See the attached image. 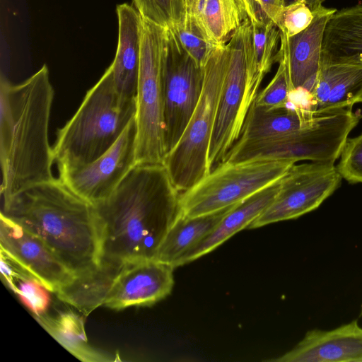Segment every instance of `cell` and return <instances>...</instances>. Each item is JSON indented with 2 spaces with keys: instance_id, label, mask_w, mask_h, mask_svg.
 <instances>
[{
  "instance_id": "4dcf8cb0",
  "label": "cell",
  "mask_w": 362,
  "mask_h": 362,
  "mask_svg": "<svg viewBox=\"0 0 362 362\" xmlns=\"http://www.w3.org/2000/svg\"><path fill=\"white\" fill-rule=\"evenodd\" d=\"M337 168L348 182H362V134L347 139Z\"/></svg>"
},
{
  "instance_id": "d590c367",
  "label": "cell",
  "mask_w": 362,
  "mask_h": 362,
  "mask_svg": "<svg viewBox=\"0 0 362 362\" xmlns=\"http://www.w3.org/2000/svg\"><path fill=\"white\" fill-rule=\"evenodd\" d=\"M279 2L282 5L284 6V0H278Z\"/></svg>"
},
{
  "instance_id": "d6986e66",
  "label": "cell",
  "mask_w": 362,
  "mask_h": 362,
  "mask_svg": "<svg viewBox=\"0 0 362 362\" xmlns=\"http://www.w3.org/2000/svg\"><path fill=\"white\" fill-rule=\"evenodd\" d=\"M280 179L233 206L209 234L179 259L176 267L208 254L238 232L247 228L274 199Z\"/></svg>"
},
{
  "instance_id": "4fadbf2b",
  "label": "cell",
  "mask_w": 362,
  "mask_h": 362,
  "mask_svg": "<svg viewBox=\"0 0 362 362\" xmlns=\"http://www.w3.org/2000/svg\"><path fill=\"white\" fill-rule=\"evenodd\" d=\"M0 245L51 292L56 293L75 276L43 240L1 214Z\"/></svg>"
},
{
  "instance_id": "4316f807",
  "label": "cell",
  "mask_w": 362,
  "mask_h": 362,
  "mask_svg": "<svg viewBox=\"0 0 362 362\" xmlns=\"http://www.w3.org/2000/svg\"><path fill=\"white\" fill-rule=\"evenodd\" d=\"M276 62L279 66L274 76L254 101L256 105L267 110L284 107L291 90L286 62L279 52Z\"/></svg>"
},
{
  "instance_id": "f546056e",
  "label": "cell",
  "mask_w": 362,
  "mask_h": 362,
  "mask_svg": "<svg viewBox=\"0 0 362 362\" xmlns=\"http://www.w3.org/2000/svg\"><path fill=\"white\" fill-rule=\"evenodd\" d=\"M34 316L46 313L50 297L47 289L35 278H25L15 282L11 288Z\"/></svg>"
},
{
  "instance_id": "cb8c5ba5",
  "label": "cell",
  "mask_w": 362,
  "mask_h": 362,
  "mask_svg": "<svg viewBox=\"0 0 362 362\" xmlns=\"http://www.w3.org/2000/svg\"><path fill=\"white\" fill-rule=\"evenodd\" d=\"M362 56V4L336 11L325 26L321 59Z\"/></svg>"
},
{
  "instance_id": "d4e9b609",
  "label": "cell",
  "mask_w": 362,
  "mask_h": 362,
  "mask_svg": "<svg viewBox=\"0 0 362 362\" xmlns=\"http://www.w3.org/2000/svg\"><path fill=\"white\" fill-rule=\"evenodd\" d=\"M34 317L50 335L78 359L86 362L115 361L112 356L88 344L83 319L76 313L65 311L51 316L45 313Z\"/></svg>"
},
{
  "instance_id": "8d00e7d4",
  "label": "cell",
  "mask_w": 362,
  "mask_h": 362,
  "mask_svg": "<svg viewBox=\"0 0 362 362\" xmlns=\"http://www.w3.org/2000/svg\"><path fill=\"white\" fill-rule=\"evenodd\" d=\"M361 313H362V305H361Z\"/></svg>"
},
{
  "instance_id": "6da1fadb",
  "label": "cell",
  "mask_w": 362,
  "mask_h": 362,
  "mask_svg": "<svg viewBox=\"0 0 362 362\" xmlns=\"http://www.w3.org/2000/svg\"><path fill=\"white\" fill-rule=\"evenodd\" d=\"M180 194L163 163L136 165L109 197L95 204L101 235L100 263L155 259L182 215Z\"/></svg>"
},
{
  "instance_id": "e0dca14e",
  "label": "cell",
  "mask_w": 362,
  "mask_h": 362,
  "mask_svg": "<svg viewBox=\"0 0 362 362\" xmlns=\"http://www.w3.org/2000/svg\"><path fill=\"white\" fill-rule=\"evenodd\" d=\"M335 8L322 6L312 23L298 34L288 37L281 33L279 52L285 58L291 90H312L319 71L326 24Z\"/></svg>"
},
{
  "instance_id": "603a6c76",
  "label": "cell",
  "mask_w": 362,
  "mask_h": 362,
  "mask_svg": "<svg viewBox=\"0 0 362 362\" xmlns=\"http://www.w3.org/2000/svg\"><path fill=\"white\" fill-rule=\"evenodd\" d=\"M124 265L100 263L95 269L75 276L56 293L57 296L86 316L104 305L111 286Z\"/></svg>"
},
{
  "instance_id": "836d02e7",
  "label": "cell",
  "mask_w": 362,
  "mask_h": 362,
  "mask_svg": "<svg viewBox=\"0 0 362 362\" xmlns=\"http://www.w3.org/2000/svg\"><path fill=\"white\" fill-rule=\"evenodd\" d=\"M295 1H296V0H284V6L291 4ZM304 1L306 2V4L310 8V9L313 12H315L323 6L322 3L325 0H304Z\"/></svg>"
},
{
  "instance_id": "9a60e30c",
  "label": "cell",
  "mask_w": 362,
  "mask_h": 362,
  "mask_svg": "<svg viewBox=\"0 0 362 362\" xmlns=\"http://www.w3.org/2000/svg\"><path fill=\"white\" fill-rule=\"evenodd\" d=\"M361 93V55L321 59L306 108L313 115L350 108Z\"/></svg>"
},
{
  "instance_id": "f1b7e54d",
  "label": "cell",
  "mask_w": 362,
  "mask_h": 362,
  "mask_svg": "<svg viewBox=\"0 0 362 362\" xmlns=\"http://www.w3.org/2000/svg\"><path fill=\"white\" fill-rule=\"evenodd\" d=\"M315 13L304 0H296L281 6L274 24L281 33L290 37L306 29L313 21Z\"/></svg>"
},
{
  "instance_id": "d6a6232c",
  "label": "cell",
  "mask_w": 362,
  "mask_h": 362,
  "mask_svg": "<svg viewBox=\"0 0 362 362\" xmlns=\"http://www.w3.org/2000/svg\"><path fill=\"white\" fill-rule=\"evenodd\" d=\"M250 22L259 21L256 0H238Z\"/></svg>"
},
{
  "instance_id": "3957f363",
  "label": "cell",
  "mask_w": 362,
  "mask_h": 362,
  "mask_svg": "<svg viewBox=\"0 0 362 362\" xmlns=\"http://www.w3.org/2000/svg\"><path fill=\"white\" fill-rule=\"evenodd\" d=\"M1 214L43 240L75 276L99 265L101 235L95 206L59 178L4 202Z\"/></svg>"
},
{
  "instance_id": "44dd1931",
  "label": "cell",
  "mask_w": 362,
  "mask_h": 362,
  "mask_svg": "<svg viewBox=\"0 0 362 362\" xmlns=\"http://www.w3.org/2000/svg\"><path fill=\"white\" fill-rule=\"evenodd\" d=\"M315 115L305 108L292 105L267 110L251 105L237 142L271 139L289 134L308 124Z\"/></svg>"
},
{
  "instance_id": "83f0119b",
  "label": "cell",
  "mask_w": 362,
  "mask_h": 362,
  "mask_svg": "<svg viewBox=\"0 0 362 362\" xmlns=\"http://www.w3.org/2000/svg\"><path fill=\"white\" fill-rule=\"evenodd\" d=\"M170 28L175 32L183 48L201 66L215 46L204 37L197 24L189 18H184Z\"/></svg>"
},
{
  "instance_id": "7a4b0ae2",
  "label": "cell",
  "mask_w": 362,
  "mask_h": 362,
  "mask_svg": "<svg viewBox=\"0 0 362 362\" xmlns=\"http://www.w3.org/2000/svg\"><path fill=\"white\" fill-rule=\"evenodd\" d=\"M54 89L44 64L23 82H0L1 193L6 202L54 179L48 129Z\"/></svg>"
},
{
  "instance_id": "ba28073f",
  "label": "cell",
  "mask_w": 362,
  "mask_h": 362,
  "mask_svg": "<svg viewBox=\"0 0 362 362\" xmlns=\"http://www.w3.org/2000/svg\"><path fill=\"white\" fill-rule=\"evenodd\" d=\"M226 47L228 64L209 148V173L223 163L239 139L252 105L246 94L248 68L253 54L249 18L233 33Z\"/></svg>"
},
{
  "instance_id": "52a82bcc",
  "label": "cell",
  "mask_w": 362,
  "mask_h": 362,
  "mask_svg": "<svg viewBox=\"0 0 362 362\" xmlns=\"http://www.w3.org/2000/svg\"><path fill=\"white\" fill-rule=\"evenodd\" d=\"M295 163L276 160L222 163L181 193L182 215L200 216L237 204L279 180Z\"/></svg>"
},
{
  "instance_id": "8992f818",
  "label": "cell",
  "mask_w": 362,
  "mask_h": 362,
  "mask_svg": "<svg viewBox=\"0 0 362 362\" xmlns=\"http://www.w3.org/2000/svg\"><path fill=\"white\" fill-rule=\"evenodd\" d=\"M165 28L141 17L136 92V165L163 163L165 144L163 64Z\"/></svg>"
},
{
  "instance_id": "5b68a950",
  "label": "cell",
  "mask_w": 362,
  "mask_h": 362,
  "mask_svg": "<svg viewBox=\"0 0 362 362\" xmlns=\"http://www.w3.org/2000/svg\"><path fill=\"white\" fill-rule=\"evenodd\" d=\"M227 64L226 44L214 47L203 66L199 103L180 139L164 158L163 164L181 193L209 174L208 153Z\"/></svg>"
},
{
  "instance_id": "1f68e13d",
  "label": "cell",
  "mask_w": 362,
  "mask_h": 362,
  "mask_svg": "<svg viewBox=\"0 0 362 362\" xmlns=\"http://www.w3.org/2000/svg\"><path fill=\"white\" fill-rule=\"evenodd\" d=\"M259 21H272L274 23L282 5L278 0H256Z\"/></svg>"
},
{
  "instance_id": "2e32d148",
  "label": "cell",
  "mask_w": 362,
  "mask_h": 362,
  "mask_svg": "<svg viewBox=\"0 0 362 362\" xmlns=\"http://www.w3.org/2000/svg\"><path fill=\"white\" fill-rule=\"evenodd\" d=\"M275 362H362V327L354 320L330 330L313 329Z\"/></svg>"
},
{
  "instance_id": "9c48e42d",
  "label": "cell",
  "mask_w": 362,
  "mask_h": 362,
  "mask_svg": "<svg viewBox=\"0 0 362 362\" xmlns=\"http://www.w3.org/2000/svg\"><path fill=\"white\" fill-rule=\"evenodd\" d=\"M204 79V67L186 52L173 29L165 28L163 80L166 154L187 127L200 99Z\"/></svg>"
},
{
  "instance_id": "8fae6325",
  "label": "cell",
  "mask_w": 362,
  "mask_h": 362,
  "mask_svg": "<svg viewBox=\"0 0 362 362\" xmlns=\"http://www.w3.org/2000/svg\"><path fill=\"white\" fill-rule=\"evenodd\" d=\"M136 144L134 117L105 153L85 165L59 171V179L73 192L92 204L103 202L136 165Z\"/></svg>"
},
{
  "instance_id": "ffe728a7",
  "label": "cell",
  "mask_w": 362,
  "mask_h": 362,
  "mask_svg": "<svg viewBox=\"0 0 362 362\" xmlns=\"http://www.w3.org/2000/svg\"><path fill=\"white\" fill-rule=\"evenodd\" d=\"M185 16L197 24L214 46L226 44L248 18L238 0H185Z\"/></svg>"
},
{
  "instance_id": "30bf717a",
  "label": "cell",
  "mask_w": 362,
  "mask_h": 362,
  "mask_svg": "<svg viewBox=\"0 0 362 362\" xmlns=\"http://www.w3.org/2000/svg\"><path fill=\"white\" fill-rule=\"evenodd\" d=\"M341 180L334 163L293 164L280 179L272 204L247 228L297 218L315 210L340 186Z\"/></svg>"
},
{
  "instance_id": "ac0fdd59",
  "label": "cell",
  "mask_w": 362,
  "mask_h": 362,
  "mask_svg": "<svg viewBox=\"0 0 362 362\" xmlns=\"http://www.w3.org/2000/svg\"><path fill=\"white\" fill-rule=\"evenodd\" d=\"M118 40L115 57L108 67L119 95L125 100L136 98L140 56L141 16L128 4L117 6Z\"/></svg>"
},
{
  "instance_id": "484cf974",
  "label": "cell",
  "mask_w": 362,
  "mask_h": 362,
  "mask_svg": "<svg viewBox=\"0 0 362 362\" xmlns=\"http://www.w3.org/2000/svg\"><path fill=\"white\" fill-rule=\"evenodd\" d=\"M141 16L169 28L180 22L185 14V0H133Z\"/></svg>"
},
{
  "instance_id": "7c38bea8",
  "label": "cell",
  "mask_w": 362,
  "mask_h": 362,
  "mask_svg": "<svg viewBox=\"0 0 362 362\" xmlns=\"http://www.w3.org/2000/svg\"><path fill=\"white\" fill-rule=\"evenodd\" d=\"M332 141L326 126L314 120L289 134L271 139L236 142L227 154L226 163L255 160L326 162Z\"/></svg>"
},
{
  "instance_id": "5bb4252c",
  "label": "cell",
  "mask_w": 362,
  "mask_h": 362,
  "mask_svg": "<svg viewBox=\"0 0 362 362\" xmlns=\"http://www.w3.org/2000/svg\"><path fill=\"white\" fill-rule=\"evenodd\" d=\"M174 268L155 259L124 264L115 278L104 306L121 310L151 305L169 295Z\"/></svg>"
},
{
  "instance_id": "e575fe53",
  "label": "cell",
  "mask_w": 362,
  "mask_h": 362,
  "mask_svg": "<svg viewBox=\"0 0 362 362\" xmlns=\"http://www.w3.org/2000/svg\"><path fill=\"white\" fill-rule=\"evenodd\" d=\"M362 103V93L360 95V96L358 98L356 103Z\"/></svg>"
},
{
  "instance_id": "277c9868",
  "label": "cell",
  "mask_w": 362,
  "mask_h": 362,
  "mask_svg": "<svg viewBox=\"0 0 362 362\" xmlns=\"http://www.w3.org/2000/svg\"><path fill=\"white\" fill-rule=\"evenodd\" d=\"M136 112V98L123 99L107 69L74 116L58 130L53 155L59 171L88 164L117 141Z\"/></svg>"
},
{
  "instance_id": "7402d4cb",
  "label": "cell",
  "mask_w": 362,
  "mask_h": 362,
  "mask_svg": "<svg viewBox=\"0 0 362 362\" xmlns=\"http://www.w3.org/2000/svg\"><path fill=\"white\" fill-rule=\"evenodd\" d=\"M233 206L200 216L181 215L165 236L155 260L175 268L179 259L209 234Z\"/></svg>"
}]
</instances>
